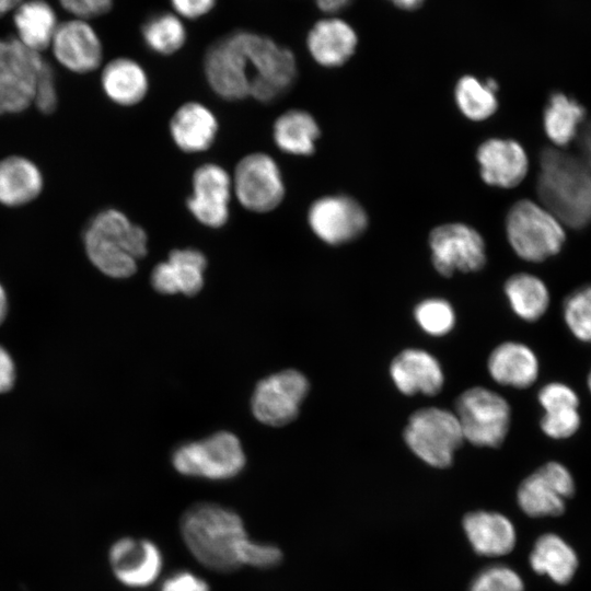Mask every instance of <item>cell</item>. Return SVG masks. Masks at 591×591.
<instances>
[{
	"label": "cell",
	"mask_w": 591,
	"mask_h": 591,
	"mask_svg": "<svg viewBox=\"0 0 591 591\" xmlns=\"http://www.w3.org/2000/svg\"><path fill=\"white\" fill-rule=\"evenodd\" d=\"M390 374L397 390L405 395H434L444 383L439 361L431 354L417 348L399 352L391 363Z\"/></svg>",
	"instance_id": "cell-20"
},
{
	"label": "cell",
	"mask_w": 591,
	"mask_h": 591,
	"mask_svg": "<svg viewBox=\"0 0 591 591\" xmlns=\"http://www.w3.org/2000/svg\"><path fill=\"white\" fill-rule=\"evenodd\" d=\"M218 129L215 114L198 102H187L179 106L170 121L174 143L187 153L208 150L216 140Z\"/></svg>",
	"instance_id": "cell-21"
},
{
	"label": "cell",
	"mask_w": 591,
	"mask_h": 591,
	"mask_svg": "<svg viewBox=\"0 0 591 591\" xmlns=\"http://www.w3.org/2000/svg\"><path fill=\"white\" fill-rule=\"evenodd\" d=\"M179 529L192 555L208 569L230 572L242 566L239 549L247 535L233 510L213 502L192 505L184 511Z\"/></svg>",
	"instance_id": "cell-2"
},
{
	"label": "cell",
	"mask_w": 591,
	"mask_h": 591,
	"mask_svg": "<svg viewBox=\"0 0 591 591\" xmlns=\"http://www.w3.org/2000/svg\"><path fill=\"white\" fill-rule=\"evenodd\" d=\"M482 181L491 187L510 189L528 175L529 157L523 146L511 138L491 137L480 142L475 153Z\"/></svg>",
	"instance_id": "cell-15"
},
{
	"label": "cell",
	"mask_w": 591,
	"mask_h": 591,
	"mask_svg": "<svg viewBox=\"0 0 591 591\" xmlns=\"http://www.w3.org/2000/svg\"><path fill=\"white\" fill-rule=\"evenodd\" d=\"M537 194L543 206L572 228L591 221V169L556 149L541 153Z\"/></svg>",
	"instance_id": "cell-3"
},
{
	"label": "cell",
	"mask_w": 591,
	"mask_h": 591,
	"mask_svg": "<svg viewBox=\"0 0 591 591\" xmlns=\"http://www.w3.org/2000/svg\"><path fill=\"white\" fill-rule=\"evenodd\" d=\"M141 36L151 51L169 56L185 45L187 31L182 18L174 12H158L144 21Z\"/></svg>",
	"instance_id": "cell-32"
},
{
	"label": "cell",
	"mask_w": 591,
	"mask_h": 591,
	"mask_svg": "<svg viewBox=\"0 0 591 591\" xmlns=\"http://www.w3.org/2000/svg\"><path fill=\"white\" fill-rule=\"evenodd\" d=\"M160 591H210L208 583L189 571H177L161 586Z\"/></svg>",
	"instance_id": "cell-43"
},
{
	"label": "cell",
	"mask_w": 591,
	"mask_h": 591,
	"mask_svg": "<svg viewBox=\"0 0 591 591\" xmlns=\"http://www.w3.org/2000/svg\"><path fill=\"white\" fill-rule=\"evenodd\" d=\"M396 8L404 11H414L419 9L427 0H387Z\"/></svg>",
	"instance_id": "cell-48"
},
{
	"label": "cell",
	"mask_w": 591,
	"mask_h": 591,
	"mask_svg": "<svg viewBox=\"0 0 591 591\" xmlns=\"http://www.w3.org/2000/svg\"><path fill=\"white\" fill-rule=\"evenodd\" d=\"M305 43L310 56L317 65L337 68L355 55L358 35L347 21L329 15L313 24Z\"/></svg>",
	"instance_id": "cell-19"
},
{
	"label": "cell",
	"mask_w": 591,
	"mask_h": 591,
	"mask_svg": "<svg viewBox=\"0 0 591 591\" xmlns=\"http://www.w3.org/2000/svg\"><path fill=\"white\" fill-rule=\"evenodd\" d=\"M239 558L242 566L266 569L279 565L282 553L276 545L252 542L246 537L240 546Z\"/></svg>",
	"instance_id": "cell-39"
},
{
	"label": "cell",
	"mask_w": 591,
	"mask_h": 591,
	"mask_svg": "<svg viewBox=\"0 0 591 591\" xmlns=\"http://www.w3.org/2000/svg\"><path fill=\"white\" fill-rule=\"evenodd\" d=\"M24 0H0V18L14 11Z\"/></svg>",
	"instance_id": "cell-49"
},
{
	"label": "cell",
	"mask_w": 591,
	"mask_h": 591,
	"mask_svg": "<svg viewBox=\"0 0 591 591\" xmlns=\"http://www.w3.org/2000/svg\"><path fill=\"white\" fill-rule=\"evenodd\" d=\"M34 101L33 89L14 79L0 76V115L20 113Z\"/></svg>",
	"instance_id": "cell-38"
},
{
	"label": "cell",
	"mask_w": 591,
	"mask_h": 591,
	"mask_svg": "<svg viewBox=\"0 0 591 591\" xmlns=\"http://www.w3.org/2000/svg\"><path fill=\"white\" fill-rule=\"evenodd\" d=\"M43 188L38 167L22 157L0 161V204L16 207L35 199Z\"/></svg>",
	"instance_id": "cell-27"
},
{
	"label": "cell",
	"mask_w": 591,
	"mask_h": 591,
	"mask_svg": "<svg viewBox=\"0 0 591 591\" xmlns=\"http://www.w3.org/2000/svg\"><path fill=\"white\" fill-rule=\"evenodd\" d=\"M563 318L576 339L591 344V285L577 288L566 297Z\"/></svg>",
	"instance_id": "cell-34"
},
{
	"label": "cell",
	"mask_w": 591,
	"mask_h": 591,
	"mask_svg": "<svg viewBox=\"0 0 591 591\" xmlns=\"http://www.w3.org/2000/svg\"><path fill=\"white\" fill-rule=\"evenodd\" d=\"M570 471L561 463L549 461L520 484L517 498L530 517H555L565 511L566 501L575 494Z\"/></svg>",
	"instance_id": "cell-13"
},
{
	"label": "cell",
	"mask_w": 591,
	"mask_h": 591,
	"mask_svg": "<svg viewBox=\"0 0 591 591\" xmlns=\"http://www.w3.org/2000/svg\"><path fill=\"white\" fill-rule=\"evenodd\" d=\"M404 439L420 460L434 467H447L464 437L454 413L426 407L410 415Z\"/></svg>",
	"instance_id": "cell-7"
},
{
	"label": "cell",
	"mask_w": 591,
	"mask_h": 591,
	"mask_svg": "<svg viewBox=\"0 0 591 591\" xmlns=\"http://www.w3.org/2000/svg\"><path fill=\"white\" fill-rule=\"evenodd\" d=\"M537 399L542 408L553 405L580 406V398L577 392L564 382H549L545 384L540 390Z\"/></svg>",
	"instance_id": "cell-41"
},
{
	"label": "cell",
	"mask_w": 591,
	"mask_h": 591,
	"mask_svg": "<svg viewBox=\"0 0 591 591\" xmlns=\"http://www.w3.org/2000/svg\"><path fill=\"white\" fill-rule=\"evenodd\" d=\"M108 560L116 579L129 588L150 586L162 568L160 549L146 538L117 540L109 548Z\"/></svg>",
	"instance_id": "cell-17"
},
{
	"label": "cell",
	"mask_w": 591,
	"mask_h": 591,
	"mask_svg": "<svg viewBox=\"0 0 591 591\" xmlns=\"http://www.w3.org/2000/svg\"><path fill=\"white\" fill-rule=\"evenodd\" d=\"M354 0H315L316 7L326 14H334L346 9Z\"/></svg>",
	"instance_id": "cell-46"
},
{
	"label": "cell",
	"mask_w": 591,
	"mask_h": 591,
	"mask_svg": "<svg viewBox=\"0 0 591 591\" xmlns=\"http://www.w3.org/2000/svg\"><path fill=\"white\" fill-rule=\"evenodd\" d=\"M8 309H9V304H8L7 292L4 288L2 287V285L0 283V325L3 323V321L7 317Z\"/></svg>",
	"instance_id": "cell-50"
},
{
	"label": "cell",
	"mask_w": 591,
	"mask_h": 591,
	"mask_svg": "<svg viewBox=\"0 0 591 591\" xmlns=\"http://www.w3.org/2000/svg\"><path fill=\"white\" fill-rule=\"evenodd\" d=\"M487 367L495 382L515 389L531 386L540 374L536 354L528 345L519 341L498 345L489 355Z\"/></svg>",
	"instance_id": "cell-22"
},
{
	"label": "cell",
	"mask_w": 591,
	"mask_h": 591,
	"mask_svg": "<svg viewBox=\"0 0 591 591\" xmlns=\"http://www.w3.org/2000/svg\"><path fill=\"white\" fill-rule=\"evenodd\" d=\"M45 61L40 53L28 48L16 37H0V76L21 81L34 91Z\"/></svg>",
	"instance_id": "cell-33"
},
{
	"label": "cell",
	"mask_w": 591,
	"mask_h": 591,
	"mask_svg": "<svg viewBox=\"0 0 591 591\" xmlns=\"http://www.w3.org/2000/svg\"><path fill=\"white\" fill-rule=\"evenodd\" d=\"M584 116L586 109L578 101L555 92L544 107V132L556 147H566L577 137Z\"/></svg>",
	"instance_id": "cell-31"
},
{
	"label": "cell",
	"mask_w": 591,
	"mask_h": 591,
	"mask_svg": "<svg viewBox=\"0 0 591 591\" xmlns=\"http://www.w3.org/2000/svg\"><path fill=\"white\" fill-rule=\"evenodd\" d=\"M309 389L306 376L298 370L270 374L255 386L251 401L253 415L267 426L288 425L298 417Z\"/></svg>",
	"instance_id": "cell-11"
},
{
	"label": "cell",
	"mask_w": 591,
	"mask_h": 591,
	"mask_svg": "<svg viewBox=\"0 0 591 591\" xmlns=\"http://www.w3.org/2000/svg\"><path fill=\"white\" fill-rule=\"evenodd\" d=\"M463 526L471 545L479 555H506L515 545V529L511 521L500 513L470 512L464 517Z\"/></svg>",
	"instance_id": "cell-23"
},
{
	"label": "cell",
	"mask_w": 591,
	"mask_h": 591,
	"mask_svg": "<svg viewBox=\"0 0 591 591\" xmlns=\"http://www.w3.org/2000/svg\"><path fill=\"white\" fill-rule=\"evenodd\" d=\"M232 188L240 204L253 212H268L285 198V183L276 161L264 152L242 158L232 178Z\"/></svg>",
	"instance_id": "cell-12"
},
{
	"label": "cell",
	"mask_w": 591,
	"mask_h": 591,
	"mask_svg": "<svg viewBox=\"0 0 591 591\" xmlns=\"http://www.w3.org/2000/svg\"><path fill=\"white\" fill-rule=\"evenodd\" d=\"M470 591H523V581L511 568L493 566L474 579Z\"/></svg>",
	"instance_id": "cell-37"
},
{
	"label": "cell",
	"mask_w": 591,
	"mask_h": 591,
	"mask_svg": "<svg viewBox=\"0 0 591 591\" xmlns=\"http://www.w3.org/2000/svg\"><path fill=\"white\" fill-rule=\"evenodd\" d=\"M320 137V125L313 115L303 109H289L274 123V141L279 150L288 154L312 155Z\"/></svg>",
	"instance_id": "cell-26"
},
{
	"label": "cell",
	"mask_w": 591,
	"mask_h": 591,
	"mask_svg": "<svg viewBox=\"0 0 591 591\" xmlns=\"http://www.w3.org/2000/svg\"><path fill=\"white\" fill-rule=\"evenodd\" d=\"M587 385H588L589 392L591 393V368L588 373Z\"/></svg>",
	"instance_id": "cell-51"
},
{
	"label": "cell",
	"mask_w": 591,
	"mask_h": 591,
	"mask_svg": "<svg viewBox=\"0 0 591 591\" xmlns=\"http://www.w3.org/2000/svg\"><path fill=\"white\" fill-rule=\"evenodd\" d=\"M583 162L591 169V124L586 128L582 136Z\"/></svg>",
	"instance_id": "cell-47"
},
{
	"label": "cell",
	"mask_w": 591,
	"mask_h": 591,
	"mask_svg": "<svg viewBox=\"0 0 591 591\" xmlns=\"http://www.w3.org/2000/svg\"><path fill=\"white\" fill-rule=\"evenodd\" d=\"M34 102L44 114L54 112L57 105L55 73L47 61H45L35 82Z\"/></svg>",
	"instance_id": "cell-40"
},
{
	"label": "cell",
	"mask_w": 591,
	"mask_h": 591,
	"mask_svg": "<svg viewBox=\"0 0 591 591\" xmlns=\"http://www.w3.org/2000/svg\"><path fill=\"white\" fill-rule=\"evenodd\" d=\"M245 463L239 438L229 431L183 443L172 454V464L179 474L213 480L235 477Z\"/></svg>",
	"instance_id": "cell-6"
},
{
	"label": "cell",
	"mask_w": 591,
	"mask_h": 591,
	"mask_svg": "<svg viewBox=\"0 0 591 591\" xmlns=\"http://www.w3.org/2000/svg\"><path fill=\"white\" fill-rule=\"evenodd\" d=\"M507 241L521 259L541 263L557 255L565 242L564 223L541 202L520 199L505 219Z\"/></svg>",
	"instance_id": "cell-5"
},
{
	"label": "cell",
	"mask_w": 591,
	"mask_h": 591,
	"mask_svg": "<svg viewBox=\"0 0 591 591\" xmlns=\"http://www.w3.org/2000/svg\"><path fill=\"white\" fill-rule=\"evenodd\" d=\"M414 317L419 327L431 336H443L455 324V313L452 305L441 298H428L420 301L415 306Z\"/></svg>",
	"instance_id": "cell-35"
},
{
	"label": "cell",
	"mask_w": 591,
	"mask_h": 591,
	"mask_svg": "<svg viewBox=\"0 0 591 591\" xmlns=\"http://www.w3.org/2000/svg\"><path fill=\"white\" fill-rule=\"evenodd\" d=\"M207 258L196 248H175L165 262L154 266L150 282L161 294H197L204 286Z\"/></svg>",
	"instance_id": "cell-18"
},
{
	"label": "cell",
	"mask_w": 591,
	"mask_h": 591,
	"mask_svg": "<svg viewBox=\"0 0 591 591\" xmlns=\"http://www.w3.org/2000/svg\"><path fill=\"white\" fill-rule=\"evenodd\" d=\"M83 242L94 267L116 279L131 277L137 270V262L148 253L147 232L113 208L93 217Z\"/></svg>",
	"instance_id": "cell-4"
},
{
	"label": "cell",
	"mask_w": 591,
	"mask_h": 591,
	"mask_svg": "<svg viewBox=\"0 0 591 591\" xmlns=\"http://www.w3.org/2000/svg\"><path fill=\"white\" fill-rule=\"evenodd\" d=\"M15 382V364L9 351L0 345V394L9 392Z\"/></svg>",
	"instance_id": "cell-45"
},
{
	"label": "cell",
	"mask_w": 591,
	"mask_h": 591,
	"mask_svg": "<svg viewBox=\"0 0 591 591\" xmlns=\"http://www.w3.org/2000/svg\"><path fill=\"white\" fill-rule=\"evenodd\" d=\"M16 38L40 53L51 45L59 25L53 7L45 0H24L13 11Z\"/></svg>",
	"instance_id": "cell-25"
},
{
	"label": "cell",
	"mask_w": 591,
	"mask_h": 591,
	"mask_svg": "<svg viewBox=\"0 0 591 591\" xmlns=\"http://www.w3.org/2000/svg\"><path fill=\"white\" fill-rule=\"evenodd\" d=\"M306 219L314 235L331 246L358 240L369 227L366 208L346 194L325 195L315 199L309 207Z\"/></svg>",
	"instance_id": "cell-10"
},
{
	"label": "cell",
	"mask_w": 591,
	"mask_h": 591,
	"mask_svg": "<svg viewBox=\"0 0 591 591\" xmlns=\"http://www.w3.org/2000/svg\"><path fill=\"white\" fill-rule=\"evenodd\" d=\"M534 571L548 576L556 583H567L573 577L578 558L572 547L556 534H544L535 542L530 555Z\"/></svg>",
	"instance_id": "cell-29"
},
{
	"label": "cell",
	"mask_w": 591,
	"mask_h": 591,
	"mask_svg": "<svg viewBox=\"0 0 591 591\" xmlns=\"http://www.w3.org/2000/svg\"><path fill=\"white\" fill-rule=\"evenodd\" d=\"M543 409L540 427L548 438L563 440L578 432L581 426L579 406L554 405Z\"/></svg>",
	"instance_id": "cell-36"
},
{
	"label": "cell",
	"mask_w": 591,
	"mask_h": 591,
	"mask_svg": "<svg viewBox=\"0 0 591 591\" xmlns=\"http://www.w3.org/2000/svg\"><path fill=\"white\" fill-rule=\"evenodd\" d=\"M433 268L444 277L454 273H475L487 262L484 236L465 222H445L434 227L428 236Z\"/></svg>",
	"instance_id": "cell-9"
},
{
	"label": "cell",
	"mask_w": 591,
	"mask_h": 591,
	"mask_svg": "<svg viewBox=\"0 0 591 591\" xmlns=\"http://www.w3.org/2000/svg\"><path fill=\"white\" fill-rule=\"evenodd\" d=\"M73 18L90 20L106 14L114 0H58Z\"/></svg>",
	"instance_id": "cell-42"
},
{
	"label": "cell",
	"mask_w": 591,
	"mask_h": 591,
	"mask_svg": "<svg viewBox=\"0 0 591 591\" xmlns=\"http://www.w3.org/2000/svg\"><path fill=\"white\" fill-rule=\"evenodd\" d=\"M503 290L513 313L524 321L535 322L548 310L549 290L536 275L514 274L507 279Z\"/></svg>",
	"instance_id": "cell-30"
},
{
	"label": "cell",
	"mask_w": 591,
	"mask_h": 591,
	"mask_svg": "<svg viewBox=\"0 0 591 591\" xmlns=\"http://www.w3.org/2000/svg\"><path fill=\"white\" fill-rule=\"evenodd\" d=\"M174 13L182 19L196 20L208 14L217 0H170Z\"/></svg>",
	"instance_id": "cell-44"
},
{
	"label": "cell",
	"mask_w": 591,
	"mask_h": 591,
	"mask_svg": "<svg viewBox=\"0 0 591 591\" xmlns=\"http://www.w3.org/2000/svg\"><path fill=\"white\" fill-rule=\"evenodd\" d=\"M498 82L493 78L482 81L473 74H464L454 85V102L466 119L474 123L485 121L498 111Z\"/></svg>",
	"instance_id": "cell-28"
},
{
	"label": "cell",
	"mask_w": 591,
	"mask_h": 591,
	"mask_svg": "<svg viewBox=\"0 0 591 591\" xmlns=\"http://www.w3.org/2000/svg\"><path fill=\"white\" fill-rule=\"evenodd\" d=\"M204 73L211 90L225 101L252 96L270 103L294 84L298 63L292 50L271 37L236 30L210 45Z\"/></svg>",
	"instance_id": "cell-1"
},
{
	"label": "cell",
	"mask_w": 591,
	"mask_h": 591,
	"mask_svg": "<svg viewBox=\"0 0 591 591\" xmlns=\"http://www.w3.org/2000/svg\"><path fill=\"white\" fill-rule=\"evenodd\" d=\"M192 186L193 193L186 200L190 215L208 228L223 227L230 216L232 189L228 172L216 163H205L193 173Z\"/></svg>",
	"instance_id": "cell-14"
},
{
	"label": "cell",
	"mask_w": 591,
	"mask_h": 591,
	"mask_svg": "<svg viewBox=\"0 0 591 591\" xmlns=\"http://www.w3.org/2000/svg\"><path fill=\"white\" fill-rule=\"evenodd\" d=\"M455 416L464 440L477 447L498 448L509 431L511 409L498 393L476 386L456 399Z\"/></svg>",
	"instance_id": "cell-8"
},
{
	"label": "cell",
	"mask_w": 591,
	"mask_h": 591,
	"mask_svg": "<svg viewBox=\"0 0 591 591\" xmlns=\"http://www.w3.org/2000/svg\"><path fill=\"white\" fill-rule=\"evenodd\" d=\"M101 84L105 95L120 106L140 103L148 93L149 79L143 67L136 60L119 57L104 67Z\"/></svg>",
	"instance_id": "cell-24"
},
{
	"label": "cell",
	"mask_w": 591,
	"mask_h": 591,
	"mask_svg": "<svg viewBox=\"0 0 591 591\" xmlns=\"http://www.w3.org/2000/svg\"><path fill=\"white\" fill-rule=\"evenodd\" d=\"M50 46L57 61L72 72H91L103 59L102 42L86 20L59 23Z\"/></svg>",
	"instance_id": "cell-16"
}]
</instances>
